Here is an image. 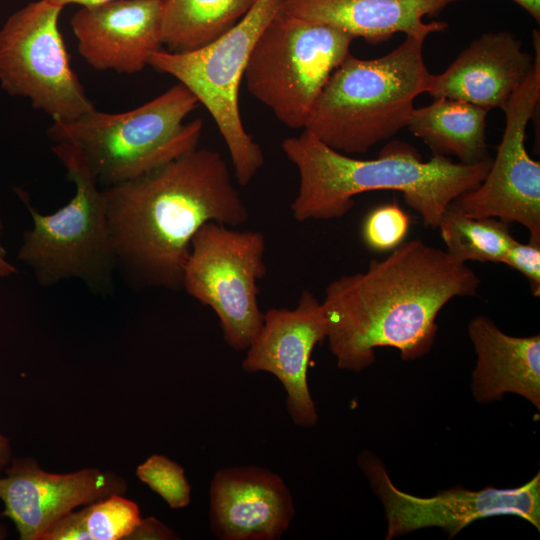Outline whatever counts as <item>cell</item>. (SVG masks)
I'll list each match as a JSON object with an SVG mask.
<instances>
[{
    "label": "cell",
    "instance_id": "obj_6",
    "mask_svg": "<svg viewBox=\"0 0 540 540\" xmlns=\"http://www.w3.org/2000/svg\"><path fill=\"white\" fill-rule=\"evenodd\" d=\"M75 186L71 200L42 214L24 198L32 227L23 234L18 258L34 272L40 285L76 279L92 290L107 292L117 265L102 189L83 154L69 143L51 147Z\"/></svg>",
    "mask_w": 540,
    "mask_h": 540
},
{
    "label": "cell",
    "instance_id": "obj_22",
    "mask_svg": "<svg viewBox=\"0 0 540 540\" xmlns=\"http://www.w3.org/2000/svg\"><path fill=\"white\" fill-rule=\"evenodd\" d=\"M142 519L134 501L124 495H112L70 512L51 526L41 540L131 538Z\"/></svg>",
    "mask_w": 540,
    "mask_h": 540
},
{
    "label": "cell",
    "instance_id": "obj_18",
    "mask_svg": "<svg viewBox=\"0 0 540 540\" xmlns=\"http://www.w3.org/2000/svg\"><path fill=\"white\" fill-rule=\"evenodd\" d=\"M460 1L465 0H278V11L379 44L396 33L426 39L445 30L447 23L424 18Z\"/></svg>",
    "mask_w": 540,
    "mask_h": 540
},
{
    "label": "cell",
    "instance_id": "obj_13",
    "mask_svg": "<svg viewBox=\"0 0 540 540\" xmlns=\"http://www.w3.org/2000/svg\"><path fill=\"white\" fill-rule=\"evenodd\" d=\"M326 339L321 302L304 290L294 309L271 308L246 350L242 369L274 375L286 393V410L294 425L308 428L318 414L308 387V368L315 346Z\"/></svg>",
    "mask_w": 540,
    "mask_h": 540
},
{
    "label": "cell",
    "instance_id": "obj_4",
    "mask_svg": "<svg viewBox=\"0 0 540 540\" xmlns=\"http://www.w3.org/2000/svg\"><path fill=\"white\" fill-rule=\"evenodd\" d=\"M424 38L406 36L378 58L349 54L332 73L304 129L343 154H363L406 128L432 74Z\"/></svg>",
    "mask_w": 540,
    "mask_h": 540
},
{
    "label": "cell",
    "instance_id": "obj_17",
    "mask_svg": "<svg viewBox=\"0 0 540 540\" xmlns=\"http://www.w3.org/2000/svg\"><path fill=\"white\" fill-rule=\"evenodd\" d=\"M534 66L511 32L483 33L440 74H432L427 93L436 98L465 101L488 110L508 105Z\"/></svg>",
    "mask_w": 540,
    "mask_h": 540
},
{
    "label": "cell",
    "instance_id": "obj_10",
    "mask_svg": "<svg viewBox=\"0 0 540 540\" xmlns=\"http://www.w3.org/2000/svg\"><path fill=\"white\" fill-rule=\"evenodd\" d=\"M63 7L46 0L14 12L0 29V84L30 100L53 121L78 119L96 108L70 64L58 19Z\"/></svg>",
    "mask_w": 540,
    "mask_h": 540
},
{
    "label": "cell",
    "instance_id": "obj_30",
    "mask_svg": "<svg viewBox=\"0 0 540 540\" xmlns=\"http://www.w3.org/2000/svg\"><path fill=\"white\" fill-rule=\"evenodd\" d=\"M523 8L538 24L540 23V0H511Z\"/></svg>",
    "mask_w": 540,
    "mask_h": 540
},
{
    "label": "cell",
    "instance_id": "obj_26",
    "mask_svg": "<svg viewBox=\"0 0 540 540\" xmlns=\"http://www.w3.org/2000/svg\"><path fill=\"white\" fill-rule=\"evenodd\" d=\"M502 263L523 274L530 284L532 294L535 297L540 295V244L520 243L514 239Z\"/></svg>",
    "mask_w": 540,
    "mask_h": 540
},
{
    "label": "cell",
    "instance_id": "obj_9",
    "mask_svg": "<svg viewBox=\"0 0 540 540\" xmlns=\"http://www.w3.org/2000/svg\"><path fill=\"white\" fill-rule=\"evenodd\" d=\"M265 237L210 221L194 235L182 288L217 315L223 339L233 350L250 346L263 324L258 281L266 274Z\"/></svg>",
    "mask_w": 540,
    "mask_h": 540
},
{
    "label": "cell",
    "instance_id": "obj_27",
    "mask_svg": "<svg viewBox=\"0 0 540 540\" xmlns=\"http://www.w3.org/2000/svg\"><path fill=\"white\" fill-rule=\"evenodd\" d=\"M174 532L155 518L142 519L132 539H175Z\"/></svg>",
    "mask_w": 540,
    "mask_h": 540
},
{
    "label": "cell",
    "instance_id": "obj_15",
    "mask_svg": "<svg viewBox=\"0 0 540 540\" xmlns=\"http://www.w3.org/2000/svg\"><path fill=\"white\" fill-rule=\"evenodd\" d=\"M295 516L292 494L273 471L234 466L210 484V526L220 540H277Z\"/></svg>",
    "mask_w": 540,
    "mask_h": 540
},
{
    "label": "cell",
    "instance_id": "obj_7",
    "mask_svg": "<svg viewBox=\"0 0 540 540\" xmlns=\"http://www.w3.org/2000/svg\"><path fill=\"white\" fill-rule=\"evenodd\" d=\"M278 10V0H256L234 27L213 42L183 53L160 49L148 61L155 71L177 79L208 110L241 186L249 184L264 165V155L243 126L239 87L255 42Z\"/></svg>",
    "mask_w": 540,
    "mask_h": 540
},
{
    "label": "cell",
    "instance_id": "obj_25",
    "mask_svg": "<svg viewBox=\"0 0 540 540\" xmlns=\"http://www.w3.org/2000/svg\"><path fill=\"white\" fill-rule=\"evenodd\" d=\"M409 226L410 217L397 203L385 204L367 215L362 227V237L372 250H393L403 242Z\"/></svg>",
    "mask_w": 540,
    "mask_h": 540
},
{
    "label": "cell",
    "instance_id": "obj_8",
    "mask_svg": "<svg viewBox=\"0 0 540 540\" xmlns=\"http://www.w3.org/2000/svg\"><path fill=\"white\" fill-rule=\"evenodd\" d=\"M353 40L332 26L278 11L255 42L243 78L282 124L304 129Z\"/></svg>",
    "mask_w": 540,
    "mask_h": 540
},
{
    "label": "cell",
    "instance_id": "obj_1",
    "mask_svg": "<svg viewBox=\"0 0 540 540\" xmlns=\"http://www.w3.org/2000/svg\"><path fill=\"white\" fill-rule=\"evenodd\" d=\"M480 278L446 250L414 239L364 272L343 275L321 302L326 340L338 368L361 372L375 362V349L392 347L404 361L433 347L441 309L455 297L477 293Z\"/></svg>",
    "mask_w": 540,
    "mask_h": 540
},
{
    "label": "cell",
    "instance_id": "obj_16",
    "mask_svg": "<svg viewBox=\"0 0 540 540\" xmlns=\"http://www.w3.org/2000/svg\"><path fill=\"white\" fill-rule=\"evenodd\" d=\"M78 52L95 70L134 74L161 49L160 0H112L71 17Z\"/></svg>",
    "mask_w": 540,
    "mask_h": 540
},
{
    "label": "cell",
    "instance_id": "obj_24",
    "mask_svg": "<svg viewBox=\"0 0 540 540\" xmlns=\"http://www.w3.org/2000/svg\"><path fill=\"white\" fill-rule=\"evenodd\" d=\"M136 476L172 509L187 507L191 502V485L183 467L167 456H149L137 466Z\"/></svg>",
    "mask_w": 540,
    "mask_h": 540
},
{
    "label": "cell",
    "instance_id": "obj_31",
    "mask_svg": "<svg viewBox=\"0 0 540 540\" xmlns=\"http://www.w3.org/2000/svg\"><path fill=\"white\" fill-rule=\"evenodd\" d=\"M46 1L57 4L62 7L68 4H77V5H81L82 7H88V6L99 5V4L109 2L112 0H46Z\"/></svg>",
    "mask_w": 540,
    "mask_h": 540
},
{
    "label": "cell",
    "instance_id": "obj_3",
    "mask_svg": "<svg viewBox=\"0 0 540 540\" xmlns=\"http://www.w3.org/2000/svg\"><path fill=\"white\" fill-rule=\"evenodd\" d=\"M299 174L298 193L290 208L298 222L345 216L358 194L394 190L416 211L426 227L438 228L449 205L476 188L492 158L475 164L455 163L433 155L423 161L411 145L393 141L376 159H356L332 149L306 129L281 144Z\"/></svg>",
    "mask_w": 540,
    "mask_h": 540
},
{
    "label": "cell",
    "instance_id": "obj_11",
    "mask_svg": "<svg viewBox=\"0 0 540 540\" xmlns=\"http://www.w3.org/2000/svg\"><path fill=\"white\" fill-rule=\"evenodd\" d=\"M534 66L517 89L505 113V128L497 154L483 181L448 207L472 218L516 222L529 232V242L540 244V163L525 147L526 129L540 99V35L532 34Z\"/></svg>",
    "mask_w": 540,
    "mask_h": 540
},
{
    "label": "cell",
    "instance_id": "obj_20",
    "mask_svg": "<svg viewBox=\"0 0 540 540\" xmlns=\"http://www.w3.org/2000/svg\"><path fill=\"white\" fill-rule=\"evenodd\" d=\"M489 110L465 101L436 98L415 108L406 128L421 139L433 155H453L463 164L491 159L486 143Z\"/></svg>",
    "mask_w": 540,
    "mask_h": 540
},
{
    "label": "cell",
    "instance_id": "obj_23",
    "mask_svg": "<svg viewBox=\"0 0 540 540\" xmlns=\"http://www.w3.org/2000/svg\"><path fill=\"white\" fill-rule=\"evenodd\" d=\"M438 228L446 251L463 262L502 263L515 239L509 223L496 218H472L447 209Z\"/></svg>",
    "mask_w": 540,
    "mask_h": 540
},
{
    "label": "cell",
    "instance_id": "obj_21",
    "mask_svg": "<svg viewBox=\"0 0 540 540\" xmlns=\"http://www.w3.org/2000/svg\"><path fill=\"white\" fill-rule=\"evenodd\" d=\"M256 0H160L161 40L167 51L201 48L234 27Z\"/></svg>",
    "mask_w": 540,
    "mask_h": 540
},
{
    "label": "cell",
    "instance_id": "obj_19",
    "mask_svg": "<svg viewBox=\"0 0 540 540\" xmlns=\"http://www.w3.org/2000/svg\"><path fill=\"white\" fill-rule=\"evenodd\" d=\"M469 338L477 356L471 390L478 403L517 394L540 410V335L516 337L483 315L471 319Z\"/></svg>",
    "mask_w": 540,
    "mask_h": 540
},
{
    "label": "cell",
    "instance_id": "obj_12",
    "mask_svg": "<svg viewBox=\"0 0 540 540\" xmlns=\"http://www.w3.org/2000/svg\"><path fill=\"white\" fill-rule=\"evenodd\" d=\"M357 462L384 507L386 540L430 527L441 528L452 538L478 519L499 515L520 517L540 531V473L515 488L453 487L419 497L397 488L382 461L370 451H363Z\"/></svg>",
    "mask_w": 540,
    "mask_h": 540
},
{
    "label": "cell",
    "instance_id": "obj_28",
    "mask_svg": "<svg viewBox=\"0 0 540 540\" xmlns=\"http://www.w3.org/2000/svg\"><path fill=\"white\" fill-rule=\"evenodd\" d=\"M4 225L0 220V235L2 234ZM18 272L15 265L10 263L7 259V251L0 243V278L9 277Z\"/></svg>",
    "mask_w": 540,
    "mask_h": 540
},
{
    "label": "cell",
    "instance_id": "obj_5",
    "mask_svg": "<svg viewBox=\"0 0 540 540\" xmlns=\"http://www.w3.org/2000/svg\"><path fill=\"white\" fill-rule=\"evenodd\" d=\"M199 104L182 84L122 113L96 109L71 121H53L54 143H69L83 154L99 185L138 178L197 147L202 119L185 123Z\"/></svg>",
    "mask_w": 540,
    "mask_h": 540
},
{
    "label": "cell",
    "instance_id": "obj_14",
    "mask_svg": "<svg viewBox=\"0 0 540 540\" xmlns=\"http://www.w3.org/2000/svg\"><path fill=\"white\" fill-rule=\"evenodd\" d=\"M0 475L3 516L14 523L21 540H41L61 518L112 495H124L126 480L112 471L83 468L50 473L31 457L12 458Z\"/></svg>",
    "mask_w": 540,
    "mask_h": 540
},
{
    "label": "cell",
    "instance_id": "obj_29",
    "mask_svg": "<svg viewBox=\"0 0 540 540\" xmlns=\"http://www.w3.org/2000/svg\"><path fill=\"white\" fill-rule=\"evenodd\" d=\"M12 460L10 440L0 432V475Z\"/></svg>",
    "mask_w": 540,
    "mask_h": 540
},
{
    "label": "cell",
    "instance_id": "obj_2",
    "mask_svg": "<svg viewBox=\"0 0 540 540\" xmlns=\"http://www.w3.org/2000/svg\"><path fill=\"white\" fill-rule=\"evenodd\" d=\"M102 193L116 263L137 281L171 290L182 288L192 239L204 224L236 228L249 219L225 160L208 148Z\"/></svg>",
    "mask_w": 540,
    "mask_h": 540
}]
</instances>
